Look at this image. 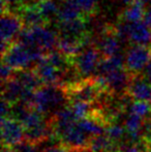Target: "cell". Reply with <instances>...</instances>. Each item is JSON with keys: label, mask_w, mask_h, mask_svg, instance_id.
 <instances>
[{"label": "cell", "mask_w": 151, "mask_h": 152, "mask_svg": "<svg viewBox=\"0 0 151 152\" xmlns=\"http://www.w3.org/2000/svg\"><path fill=\"white\" fill-rule=\"evenodd\" d=\"M26 89L28 88L23 86L22 83L16 77L12 76V78H10L9 80L2 82V99H5L12 104L19 102L22 99V96Z\"/></svg>", "instance_id": "13"}, {"label": "cell", "mask_w": 151, "mask_h": 152, "mask_svg": "<svg viewBox=\"0 0 151 152\" xmlns=\"http://www.w3.org/2000/svg\"><path fill=\"white\" fill-rule=\"evenodd\" d=\"M140 74L142 75V77H143L147 82H149L151 84V60L148 62L147 65L144 67V69L142 70Z\"/></svg>", "instance_id": "24"}, {"label": "cell", "mask_w": 151, "mask_h": 152, "mask_svg": "<svg viewBox=\"0 0 151 152\" xmlns=\"http://www.w3.org/2000/svg\"><path fill=\"white\" fill-rule=\"evenodd\" d=\"M23 28L24 24L18 14L1 7V44L10 45L17 39Z\"/></svg>", "instance_id": "6"}, {"label": "cell", "mask_w": 151, "mask_h": 152, "mask_svg": "<svg viewBox=\"0 0 151 152\" xmlns=\"http://www.w3.org/2000/svg\"><path fill=\"white\" fill-rule=\"evenodd\" d=\"M59 34L57 30H52L49 26L24 27L19 33L16 40L30 48L42 50L44 54L57 49Z\"/></svg>", "instance_id": "3"}, {"label": "cell", "mask_w": 151, "mask_h": 152, "mask_svg": "<svg viewBox=\"0 0 151 152\" xmlns=\"http://www.w3.org/2000/svg\"><path fill=\"white\" fill-rule=\"evenodd\" d=\"M36 145L37 144H33V143L25 140L22 143L18 144L17 146L12 147V148H15V150L17 152H38Z\"/></svg>", "instance_id": "22"}, {"label": "cell", "mask_w": 151, "mask_h": 152, "mask_svg": "<svg viewBox=\"0 0 151 152\" xmlns=\"http://www.w3.org/2000/svg\"><path fill=\"white\" fill-rule=\"evenodd\" d=\"M137 2H140V3H142L143 5H148V4L151 3V0H136Z\"/></svg>", "instance_id": "27"}, {"label": "cell", "mask_w": 151, "mask_h": 152, "mask_svg": "<svg viewBox=\"0 0 151 152\" xmlns=\"http://www.w3.org/2000/svg\"><path fill=\"white\" fill-rule=\"evenodd\" d=\"M15 74V69L9 66L8 64L2 62V66H1V79L2 82H5V81L9 80L10 78H12Z\"/></svg>", "instance_id": "23"}, {"label": "cell", "mask_w": 151, "mask_h": 152, "mask_svg": "<svg viewBox=\"0 0 151 152\" xmlns=\"http://www.w3.org/2000/svg\"><path fill=\"white\" fill-rule=\"evenodd\" d=\"M143 20L146 22V24H148L151 27V3L148 7H145V14H144Z\"/></svg>", "instance_id": "25"}, {"label": "cell", "mask_w": 151, "mask_h": 152, "mask_svg": "<svg viewBox=\"0 0 151 152\" xmlns=\"http://www.w3.org/2000/svg\"><path fill=\"white\" fill-rule=\"evenodd\" d=\"M79 18H87V17L83 14L76 0H63L62 3L59 5L56 22H67Z\"/></svg>", "instance_id": "14"}, {"label": "cell", "mask_w": 151, "mask_h": 152, "mask_svg": "<svg viewBox=\"0 0 151 152\" xmlns=\"http://www.w3.org/2000/svg\"><path fill=\"white\" fill-rule=\"evenodd\" d=\"M126 92L135 100L151 102V84L142 77L141 74L131 75Z\"/></svg>", "instance_id": "12"}, {"label": "cell", "mask_w": 151, "mask_h": 152, "mask_svg": "<svg viewBox=\"0 0 151 152\" xmlns=\"http://www.w3.org/2000/svg\"><path fill=\"white\" fill-rule=\"evenodd\" d=\"M91 138L92 136L84 132L78 125V121H77L59 138V140L66 148H69L71 151H75L89 148Z\"/></svg>", "instance_id": "9"}, {"label": "cell", "mask_w": 151, "mask_h": 152, "mask_svg": "<svg viewBox=\"0 0 151 152\" xmlns=\"http://www.w3.org/2000/svg\"><path fill=\"white\" fill-rule=\"evenodd\" d=\"M125 68L129 74H140L151 60V48L141 45H131L125 53Z\"/></svg>", "instance_id": "7"}, {"label": "cell", "mask_w": 151, "mask_h": 152, "mask_svg": "<svg viewBox=\"0 0 151 152\" xmlns=\"http://www.w3.org/2000/svg\"><path fill=\"white\" fill-rule=\"evenodd\" d=\"M1 56L2 62L12 66L15 70H19L33 68L44 56V53L39 49L30 48L18 40H15Z\"/></svg>", "instance_id": "2"}, {"label": "cell", "mask_w": 151, "mask_h": 152, "mask_svg": "<svg viewBox=\"0 0 151 152\" xmlns=\"http://www.w3.org/2000/svg\"><path fill=\"white\" fill-rule=\"evenodd\" d=\"M15 77L23 84V86L30 90L35 91L44 85L42 81L38 78L35 72L32 68H26V69H19L15 70Z\"/></svg>", "instance_id": "15"}, {"label": "cell", "mask_w": 151, "mask_h": 152, "mask_svg": "<svg viewBox=\"0 0 151 152\" xmlns=\"http://www.w3.org/2000/svg\"><path fill=\"white\" fill-rule=\"evenodd\" d=\"M122 42H123L117 32L116 25L105 24L101 27L96 40H94L93 44L101 51L104 57H110L121 53Z\"/></svg>", "instance_id": "5"}, {"label": "cell", "mask_w": 151, "mask_h": 152, "mask_svg": "<svg viewBox=\"0 0 151 152\" xmlns=\"http://www.w3.org/2000/svg\"><path fill=\"white\" fill-rule=\"evenodd\" d=\"M145 5L140 2L135 1L133 3L127 5L118 17V20L124 21V22H138L144 19L145 14Z\"/></svg>", "instance_id": "16"}, {"label": "cell", "mask_w": 151, "mask_h": 152, "mask_svg": "<svg viewBox=\"0 0 151 152\" xmlns=\"http://www.w3.org/2000/svg\"><path fill=\"white\" fill-rule=\"evenodd\" d=\"M121 1H122V3L125 4V5H129V4L133 3L136 0H121Z\"/></svg>", "instance_id": "28"}, {"label": "cell", "mask_w": 151, "mask_h": 152, "mask_svg": "<svg viewBox=\"0 0 151 152\" xmlns=\"http://www.w3.org/2000/svg\"><path fill=\"white\" fill-rule=\"evenodd\" d=\"M1 137L3 147H15L25 141L22 123L14 117H1Z\"/></svg>", "instance_id": "8"}, {"label": "cell", "mask_w": 151, "mask_h": 152, "mask_svg": "<svg viewBox=\"0 0 151 152\" xmlns=\"http://www.w3.org/2000/svg\"><path fill=\"white\" fill-rule=\"evenodd\" d=\"M36 4L38 10L49 21V23L57 20L59 5H57L54 0H39V1H36Z\"/></svg>", "instance_id": "17"}, {"label": "cell", "mask_w": 151, "mask_h": 152, "mask_svg": "<svg viewBox=\"0 0 151 152\" xmlns=\"http://www.w3.org/2000/svg\"><path fill=\"white\" fill-rule=\"evenodd\" d=\"M34 1H39V0H22L23 3H28V2H34Z\"/></svg>", "instance_id": "29"}, {"label": "cell", "mask_w": 151, "mask_h": 152, "mask_svg": "<svg viewBox=\"0 0 151 152\" xmlns=\"http://www.w3.org/2000/svg\"><path fill=\"white\" fill-rule=\"evenodd\" d=\"M104 58L94 44H90L80 53L71 57V64L82 79L91 78L97 74L99 63Z\"/></svg>", "instance_id": "4"}, {"label": "cell", "mask_w": 151, "mask_h": 152, "mask_svg": "<svg viewBox=\"0 0 151 152\" xmlns=\"http://www.w3.org/2000/svg\"><path fill=\"white\" fill-rule=\"evenodd\" d=\"M106 134L109 137L110 140L119 145L122 142H124V137L125 134H127V132L123 126L119 125V124H113V125H110L109 127H107Z\"/></svg>", "instance_id": "19"}, {"label": "cell", "mask_w": 151, "mask_h": 152, "mask_svg": "<svg viewBox=\"0 0 151 152\" xmlns=\"http://www.w3.org/2000/svg\"><path fill=\"white\" fill-rule=\"evenodd\" d=\"M69 100L66 89L58 84H44L34 91L32 107L44 115H55Z\"/></svg>", "instance_id": "1"}, {"label": "cell", "mask_w": 151, "mask_h": 152, "mask_svg": "<svg viewBox=\"0 0 151 152\" xmlns=\"http://www.w3.org/2000/svg\"><path fill=\"white\" fill-rule=\"evenodd\" d=\"M90 104H92V102H84V100H71V104L69 106V108L71 109L77 118L82 119L90 116L92 113L93 110Z\"/></svg>", "instance_id": "18"}, {"label": "cell", "mask_w": 151, "mask_h": 152, "mask_svg": "<svg viewBox=\"0 0 151 152\" xmlns=\"http://www.w3.org/2000/svg\"><path fill=\"white\" fill-rule=\"evenodd\" d=\"M131 75L125 67L119 68V69L113 70L109 74L103 76L106 80L107 89L111 94H121L125 93L128 87L129 81H131Z\"/></svg>", "instance_id": "10"}, {"label": "cell", "mask_w": 151, "mask_h": 152, "mask_svg": "<svg viewBox=\"0 0 151 152\" xmlns=\"http://www.w3.org/2000/svg\"><path fill=\"white\" fill-rule=\"evenodd\" d=\"M62 1H63V0H62Z\"/></svg>", "instance_id": "30"}, {"label": "cell", "mask_w": 151, "mask_h": 152, "mask_svg": "<svg viewBox=\"0 0 151 152\" xmlns=\"http://www.w3.org/2000/svg\"><path fill=\"white\" fill-rule=\"evenodd\" d=\"M76 2L88 19H91L98 12L97 0H76Z\"/></svg>", "instance_id": "20"}, {"label": "cell", "mask_w": 151, "mask_h": 152, "mask_svg": "<svg viewBox=\"0 0 151 152\" xmlns=\"http://www.w3.org/2000/svg\"><path fill=\"white\" fill-rule=\"evenodd\" d=\"M32 69L44 84H58L59 82H62L63 75L65 72L53 65L51 62L44 58V56L35 64Z\"/></svg>", "instance_id": "11"}, {"label": "cell", "mask_w": 151, "mask_h": 152, "mask_svg": "<svg viewBox=\"0 0 151 152\" xmlns=\"http://www.w3.org/2000/svg\"><path fill=\"white\" fill-rule=\"evenodd\" d=\"M2 152H17V151L15 150V148H12V147H3Z\"/></svg>", "instance_id": "26"}, {"label": "cell", "mask_w": 151, "mask_h": 152, "mask_svg": "<svg viewBox=\"0 0 151 152\" xmlns=\"http://www.w3.org/2000/svg\"><path fill=\"white\" fill-rule=\"evenodd\" d=\"M131 113L140 115L142 117H148L151 113V102L145 100H135L131 104Z\"/></svg>", "instance_id": "21"}]
</instances>
